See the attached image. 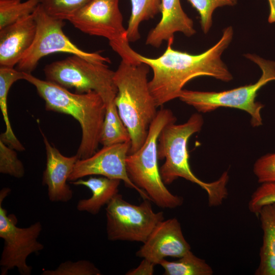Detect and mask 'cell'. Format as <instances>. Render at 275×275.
Instances as JSON below:
<instances>
[{
  "instance_id": "1",
  "label": "cell",
  "mask_w": 275,
  "mask_h": 275,
  "mask_svg": "<svg viewBox=\"0 0 275 275\" xmlns=\"http://www.w3.org/2000/svg\"><path fill=\"white\" fill-rule=\"evenodd\" d=\"M233 35V27H226L220 39L199 54L173 49V41L168 42L164 52L156 58L138 53L139 60L152 70L149 87L157 107L178 98L184 86L195 78L209 76L225 82L232 80L233 75L222 61V55L231 43Z\"/></svg>"
},
{
  "instance_id": "2",
  "label": "cell",
  "mask_w": 275,
  "mask_h": 275,
  "mask_svg": "<svg viewBox=\"0 0 275 275\" xmlns=\"http://www.w3.org/2000/svg\"><path fill=\"white\" fill-rule=\"evenodd\" d=\"M24 80L33 85L45 102L46 111L69 115L78 122L81 139L76 155L79 159L91 156L97 151L106 112V104L96 92L72 93L47 80L24 72Z\"/></svg>"
},
{
  "instance_id": "3",
  "label": "cell",
  "mask_w": 275,
  "mask_h": 275,
  "mask_svg": "<svg viewBox=\"0 0 275 275\" xmlns=\"http://www.w3.org/2000/svg\"><path fill=\"white\" fill-rule=\"evenodd\" d=\"M203 123L202 116L195 113L183 124L171 123L162 128L158 138L157 153L158 159H165V161L159 170L165 184L181 177L198 185L206 192L209 206L215 207L228 197V172H224L215 181L206 182L194 174L189 164L188 140L201 129Z\"/></svg>"
},
{
  "instance_id": "4",
  "label": "cell",
  "mask_w": 275,
  "mask_h": 275,
  "mask_svg": "<svg viewBox=\"0 0 275 275\" xmlns=\"http://www.w3.org/2000/svg\"><path fill=\"white\" fill-rule=\"evenodd\" d=\"M149 68L143 63L135 65L121 61L114 73L118 90L115 103L131 139L128 154L142 146L158 112L149 87Z\"/></svg>"
},
{
  "instance_id": "5",
  "label": "cell",
  "mask_w": 275,
  "mask_h": 275,
  "mask_svg": "<svg viewBox=\"0 0 275 275\" xmlns=\"http://www.w3.org/2000/svg\"><path fill=\"white\" fill-rule=\"evenodd\" d=\"M176 121L170 109L158 111L144 143L138 151L128 154L125 159L127 172L131 181L144 191L151 201L162 208H175L183 203L182 197L173 195L167 189L158 164L159 135L166 125Z\"/></svg>"
},
{
  "instance_id": "6",
  "label": "cell",
  "mask_w": 275,
  "mask_h": 275,
  "mask_svg": "<svg viewBox=\"0 0 275 275\" xmlns=\"http://www.w3.org/2000/svg\"><path fill=\"white\" fill-rule=\"evenodd\" d=\"M244 56L256 64L262 71V75L256 82L221 92L183 89L178 98L193 106L199 112L203 113L221 107L241 109L249 114L253 127L262 125L261 111L264 105L256 101V98L258 92L263 86L270 81L275 80V62L255 54L247 53Z\"/></svg>"
},
{
  "instance_id": "7",
  "label": "cell",
  "mask_w": 275,
  "mask_h": 275,
  "mask_svg": "<svg viewBox=\"0 0 275 275\" xmlns=\"http://www.w3.org/2000/svg\"><path fill=\"white\" fill-rule=\"evenodd\" d=\"M119 2V0H90L67 20L85 34L107 39L122 61L141 64L138 53L129 45Z\"/></svg>"
},
{
  "instance_id": "8",
  "label": "cell",
  "mask_w": 275,
  "mask_h": 275,
  "mask_svg": "<svg viewBox=\"0 0 275 275\" xmlns=\"http://www.w3.org/2000/svg\"><path fill=\"white\" fill-rule=\"evenodd\" d=\"M46 80L75 93L94 91L102 98L106 106L114 102L117 94L115 71L106 64L96 63L72 55L52 62L44 68Z\"/></svg>"
},
{
  "instance_id": "9",
  "label": "cell",
  "mask_w": 275,
  "mask_h": 275,
  "mask_svg": "<svg viewBox=\"0 0 275 275\" xmlns=\"http://www.w3.org/2000/svg\"><path fill=\"white\" fill-rule=\"evenodd\" d=\"M33 14L37 24L35 38L17 64L18 70L31 73L42 58L57 52L76 55L96 63H110L108 58L85 51L72 43L63 32L64 20L49 15L40 4Z\"/></svg>"
},
{
  "instance_id": "10",
  "label": "cell",
  "mask_w": 275,
  "mask_h": 275,
  "mask_svg": "<svg viewBox=\"0 0 275 275\" xmlns=\"http://www.w3.org/2000/svg\"><path fill=\"white\" fill-rule=\"evenodd\" d=\"M8 187L0 191V237L4 240L0 266L1 274H7L8 271L16 267L21 275H30L32 267L26 263L28 257L44 249V245L38 241L42 226L37 222L26 228L16 226L17 219L14 214H7L3 207L4 199L10 193Z\"/></svg>"
},
{
  "instance_id": "11",
  "label": "cell",
  "mask_w": 275,
  "mask_h": 275,
  "mask_svg": "<svg viewBox=\"0 0 275 275\" xmlns=\"http://www.w3.org/2000/svg\"><path fill=\"white\" fill-rule=\"evenodd\" d=\"M150 201L144 199L136 205L125 201L121 195H115L105 208L108 239L144 243L156 225L164 219L163 212H155Z\"/></svg>"
},
{
  "instance_id": "12",
  "label": "cell",
  "mask_w": 275,
  "mask_h": 275,
  "mask_svg": "<svg viewBox=\"0 0 275 275\" xmlns=\"http://www.w3.org/2000/svg\"><path fill=\"white\" fill-rule=\"evenodd\" d=\"M130 146V142L103 146L91 156L78 159L68 181L72 182L90 175H101L119 179L127 186L135 189L144 199L150 200L148 195L136 186L128 175L125 159Z\"/></svg>"
},
{
  "instance_id": "13",
  "label": "cell",
  "mask_w": 275,
  "mask_h": 275,
  "mask_svg": "<svg viewBox=\"0 0 275 275\" xmlns=\"http://www.w3.org/2000/svg\"><path fill=\"white\" fill-rule=\"evenodd\" d=\"M190 250L180 223L173 218L159 222L136 255L157 265L166 257L179 258Z\"/></svg>"
},
{
  "instance_id": "14",
  "label": "cell",
  "mask_w": 275,
  "mask_h": 275,
  "mask_svg": "<svg viewBox=\"0 0 275 275\" xmlns=\"http://www.w3.org/2000/svg\"><path fill=\"white\" fill-rule=\"evenodd\" d=\"M45 145L46 163L43 173L42 184L47 186L48 196L51 202H67L73 197V192L67 184L76 161L77 155H63L40 129Z\"/></svg>"
},
{
  "instance_id": "15",
  "label": "cell",
  "mask_w": 275,
  "mask_h": 275,
  "mask_svg": "<svg viewBox=\"0 0 275 275\" xmlns=\"http://www.w3.org/2000/svg\"><path fill=\"white\" fill-rule=\"evenodd\" d=\"M37 24L33 13L0 29V67L14 68L32 45Z\"/></svg>"
},
{
  "instance_id": "16",
  "label": "cell",
  "mask_w": 275,
  "mask_h": 275,
  "mask_svg": "<svg viewBox=\"0 0 275 275\" xmlns=\"http://www.w3.org/2000/svg\"><path fill=\"white\" fill-rule=\"evenodd\" d=\"M160 12V21L148 34L147 45L159 47L164 41H174L177 32L187 37L196 34L193 21L183 11L180 0H161Z\"/></svg>"
},
{
  "instance_id": "17",
  "label": "cell",
  "mask_w": 275,
  "mask_h": 275,
  "mask_svg": "<svg viewBox=\"0 0 275 275\" xmlns=\"http://www.w3.org/2000/svg\"><path fill=\"white\" fill-rule=\"evenodd\" d=\"M120 181L106 177H91L87 180L79 179L71 182L75 185L85 186L90 189L92 196L88 199L78 201L76 208L79 211H86L97 214L101 208L106 205L118 193Z\"/></svg>"
},
{
  "instance_id": "18",
  "label": "cell",
  "mask_w": 275,
  "mask_h": 275,
  "mask_svg": "<svg viewBox=\"0 0 275 275\" xmlns=\"http://www.w3.org/2000/svg\"><path fill=\"white\" fill-rule=\"evenodd\" d=\"M20 79H24L23 72L14 68L0 67V108L6 126L5 131L0 135V140L16 151H23L25 148L13 131L7 107L9 91L12 85Z\"/></svg>"
},
{
  "instance_id": "19",
  "label": "cell",
  "mask_w": 275,
  "mask_h": 275,
  "mask_svg": "<svg viewBox=\"0 0 275 275\" xmlns=\"http://www.w3.org/2000/svg\"><path fill=\"white\" fill-rule=\"evenodd\" d=\"M131 142L129 133L119 114L115 101L106 106L100 144L103 146Z\"/></svg>"
},
{
  "instance_id": "20",
  "label": "cell",
  "mask_w": 275,
  "mask_h": 275,
  "mask_svg": "<svg viewBox=\"0 0 275 275\" xmlns=\"http://www.w3.org/2000/svg\"><path fill=\"white\" fill-rule=\"evenodd\" d=\"M165 275H212L213 270L206 261L195 256L190 250L177 261H168L164 259L159 264Z\"/></svg>"
},
{
  "instance_id": "21",
  "label": "cell",
  "mask_w": 275,
  "mask_h": 275,
  "mask_svg": "<svg viewBox=\"0 0 275 275\" xmlns=\"http://www.w3.org/2000/svg\"><path fill=\"white\" fill-rule=\"evenodd\" d=\"M131 15L126 28L129 42L140 38L139 26L144 21L152 19L160 12L161 0H130Z\"/></svg>"
},
{
  "instance_id": "22",
  "label": "cell",
  "mask_w": 275,
  "mask_h": 275,
  "mask_svg": "<svg viewBox=\"0 0 275 275\" xmlns=\"http://www.w3.org/2000/svg\"><path fill=\"white\" fill-rule=\"evenodd\" d=\"M39 0H0V29L32 14Z\"/></svg>"
},
{
  "instance_id": "23",
  "label": "cell",
  "mask_w": 275,
  "mask_h": 275,
  "mask_svg": "<svg viewBox=\"0 0 275 275\" xmlns=\"http://www.w3.org/2000/svg\"><path fill=\"white\" fill-rule=\"evenodd\" d=\"M258 215L263 231V243L260 251L275 255V203L263 206Z\"/></svg>"
},
{
  "instance_id": "24",
  "label": "cell",
  "mask_w": 275,
  "mask_h": 275,
  "mask_svg": "<svg viewBox=\"0 0 275 275\" xmlns=\"http://www.w3.org/2000/svg\"><path fill=\"white\" fill-rule=\"evenodd\" d=\"M200 16V24L203 32L206 34L211 29L214 10L219 7L234 6L237 0H187Z\"/></svg>"
},
{
  "instance_id": "25",
  "label": "cell",
  "mask_w": 275,
  "mask_h": 275,
  "mask_svg": "<svg viewBox=\"0 0 275 275\" xmlns=\"http://www.w3.org/2000/svg\"><path fill=\"white\" fill-rule=\"evenodd\" d=\"M90 0H39L49 15L64 20L73 14Z\"/></svg>"
},
{
  "instance_id": "26",
  "label": "cell",
  "mask_w": 275,
  "mask_h": 275,
  "mask_svg": "<svg viewBox=\"0 0 275 275\" xmlns=\"http://www.w3.org/2000/svg\"><path fill=\"white\" fill-rule=\"evenodd\" d=\"M16 151L0 140V173L21 178L24 175V168Z\"/></svg>"
},
{
  "instance_id": "27",
  "label": "cell",
  "mask_w": 275,
  "mask_h": 275,
  "mask_svg": "<svg viewBox=\"0 0 275 275\" xmlns=\"http://www.w3.org/2000/svg\"><path fill=\"white\" fill-rule=\"evenodd\" d=\"M101 272L92 262L85 260L66 261L55 269L45 270L42 275H100Z\"/></svg>"
},
{
  "instance_id": "28",
  "label": "cell",
  "mask_w": 275,
  "mask_h": 275,
  "mask_svg": "<svg viewBox=\"0 0 275 275\" xmlns=\"http://www.w3.org/2000/svg\"><path fill=\"white\" fill-rule=\"evenodd\" d=\"M275 203V181L261 183L253 192L248 204L250 211L258 215L265 205Z\"/></svg>"
},
{
  "instance_id": "29",
  "label": "cell",
  "mask_w": 275,
  "mask_h": 275,
  "mask_svg": "<svg viewBox=\"0 0 275 275\" xmlns=\"http://www.w3.org/2000/svg\"><path fill=\"white\" fill-rule=\"evenodd\" d=\"M253 172L260 183L275 181V153H268L258 158Z\"/></svg>"
},
{
  "instance_id": "30",
  "label": "cell",
  "mask_w": 275,
  "mask_h": 275,
  "mask_svg": "<svg viewBox=\"0 0 275 275\" xmlns=\"http://www.w3.org/2000/svg\"><path fill=\"white\" fill-rule=\"evenodd\" d=\"M260 263L255 274L275 275V255L260 251Z\"/></svg>"
},
{
  "instance_id": "31",
  "label": "cell",
  "mask_w": 275,
  "mask_h": 275,
  "mask_svg": "<svg viewBox=\"0 0 275 275\" xmlns=\"http://www.w3.org/2000/svg\"><path fill=\"white\" fill-rule=\"evenodd\" d=\"M156 265L154 263L143 258L140 265L135 268L128 271L127 275H152L154 273V267Z\"/></svg>"
},
{
  "instance_id": "32",
  "label": "cell",
  "mask_w": 275,
  "mask_h": 275,
  "mask_svg": "<svg viewBox=\"0 0 275 275\" xmlns=\"http://www.w3.org/2000/svg\"><path fill=\"white\" fill-rule=\"evenodd\" d=\"M269 6V13L268 21L269 23L275 22V0H268Z\"/></svg>"
}]
</instances>
